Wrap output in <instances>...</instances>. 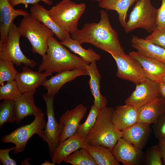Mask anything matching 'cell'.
<instances>
[{
  "instance_id": "1",
  "label": "cell",
  "mask_w": 165,
  "mask_h": 165,
  "mask_svg": "<svg viewBox=\"0 0 165 165\" xmlns=\"http://www.w3.org/2000/svg\"><path fill=\"white\" fill-rule=\"evenodd\" d=\"M98 23L84 24L83 28L71 34V38L80 44H91L111 55L126 54L118 39V34L112 27L107 11L101 10Z\"/></svg>"
},
{
  "instance_id": "2",
  "label": "cell",
  "mask_w": 165,
  "mask_h": 165,
  "mask_svg": "<svg viewBox=\"0 0 165 165\" xmlns=\"http://www.w3.org/2000/svg\"><path fill=\"white\" fill-rule=\"evenodd\" d=\"M42 57L38 71L51 74L76 69H86L89 64L80 57L71 53L53 36L49 39L48 49Z\"/></svg>"
},
{
  "instance_id": "3",
  "label": "cell",
  "mask_w": 165,
  "mask_h": 165,
  "mask_svg": "<svg viewBox=\"0 0 165 165\" xmlns=\"http://www.w3.org/2000/svg\"><path fill=\"white\" fill-rule=\"evenodd\" d=\"M114 110L106 107L99 111L94 127L86 138L89 144L102 145L111 150L122 137L121 131L116 127L112 121Z\"/></svg>"
},
{
  "instance_id": "4",
  "label": "cell",
  "mask_w": 165,
  "mask_h": 165,
  "mask_svg": "<svg viewBox=\"0 0 165 165\" xmlns=\"http://www.w3.org/2000/svg\"><path fill=\"white\" fill-rule=\"evenodd\" d=\"M18 28L21 36L30 42L32 52L44 56L48 49V39L54 34L53 32L30 14L24 16Z\"/></svg>"
},
{
  "instance_id": "5",
  "label": "cell",
  "mask_w": 165,
  "mask_h": 165,
  "mask_svg": "<svg viewBox=\"0 0 165 165\" xmlns=\"http://www.w3.org/2000/svg\"><path fill=\"white\" fill-rule=\"evenodd\" d=\"M85 9L84 3L77 4L70 0H62L52 7L49 12L58 26L72 34L78 29L79 21Z\"/></svg>"
},
{
  "instance_id": "6",
  "label": "cell",
  "mask_w": 165,
  "mask_h": 165,
  "mask_svg": "<svg viewBox=\"0 0 165 165\" xmlns=\"http://www.w3.org/2000/svg\"><path fill=\"white\" fill-rule=\"evenodd\" d=\"M157 13V9L152 6L151 0H138L126 22L124 28L126 32L142 28L152 33L156 28Z\"/></svg>"
},
{
  "instance_id": "7",
  "label": "cell",
  "mask_w": 165,
  "mask_h": 165,
  "mask_svg": "<svg viewBox=\"0 0 165 165\" xmlns=\"http://www.w3.org/2000/svg\"><path fill=\"white\" fill-rule=\"evenodd\" d=\"M46 123L43 112L35 117L34 120L30 124L19 127L9 134L4 135L1 141L3 143L14 144L15 148L13 151L15 154L22 152L28 141L33 135L36 134L42 138Z\"/></svg>"
},
{
  "instance_id": "8",
  "label": "cell",
  "mask_w": 165,
  "mask_h": 165,
  "mask_svg": "<svg viewBox=\"0 0 165 165\" xmlns=\"http://www.w3.org/2000/svg\"><path fill=\"white\" fill-rule=\"evenodd\" d=\"M20 36L18 27L13 22L10 27L6 40L0 46V59L9 61L17 66L23 64L33 68L36 65L35 61L27 57L20 47Z\"/></svg>"
},
{
  "instance_id": "9",
  "label": "cell",
  "mask_w": 165,
  "mask_h": 165,
  "mask_svg": "<svg viewBox=\"0 0 165 165\" xmlns=\"http://www.w3.org/2000/svg\"><path fill=\"white\" fill-rule=\"evenodd\" d=\"M42 96L46 105L47 120L42 138L47 143L52 157L60 142L64 125L60 122H57L55 119L53 107L54 97L48 96L47 93L43 94Z\"/></svg>"
},
{
  "instance_id": "10",
  "label": "cell",
  "mask_w": 165,
  "mask_h": 165,
  "mask_svg": "<svg viewBox=\"0 0 165 165\" xmlns=\"http://www.w3.org/2000/svg\"><path fill=\"white\" fill-rule=\"evenodd\" d=\"M117 66L116 76L136 84L144 82L147 78L140 64L129 55L119 56L111 55Z\"/></svg>"
},
{
  "instance_id": "11",
  "label": "cell",
  "mask_w": 165,
  "mask_h": 165,
  "mask_svg": "<svg viewBox=\"0 0 165 165\" xmlns=\"http://www.w3.org/2000/svg\"><path fill=\"white\" fill-rule=\"evenodd\" d=\"M160 97L159 82L147 78L144 82L136 84L135 90L126 100L125 103L139 108Z\"/></svg>"
},
{
  "instance_id": "12",
  "label": "cell",
  "mask_w": 165,
  "mask_h": 165,
  "mask_svg": "<svg viewBox=\"0 0 165 165\" xmlns=\"http://www.w3.org/2000/svg\"><path fill=\"white\" fill-rule=\"evenodd\" d=\"M110 150L116 159L123 165H139L143 163L142 150L122 137Z\"/></svg>"
},
{
  "instance_id": "13",
  "label": "cell",
  "mask_w": 165,
  "mask_h": 165,
  "mask_svg": "<svg viewBox=\"0 0 165 165\" xmlns=\"http://www.w3.org/2000/svg\"><path fill=\"white\" fill-rule=\"evenodd\" d=\"M51 75L45 72L34 71L25 65L22 71L18 72L15 80L22 94L30 93L35 95L37 88L42 85L46 78Z\"/></svg>"
},
{
  "instance_id": "14",
  "label": "cell",
  "mask_w": 165,
  "mask_h": 165,
  "mask_svg": "<svg viewBox=\"0 0 165 165\" xmlns=\"http://www.w3.org/2000/svg\"><path fill=\"white\" fill-rule=\"evenodd\" d=\"M86 108L82 104L63 113L59 121L64 125L60 142L62 141L76 133L80 122L87 112Z\"/></svg>"
},
{
  "instance_id": "15",
  "label": "cell",
  "mask_w": 165,
  "mask_h": 165,
  "mask_svg": "<svg viewBox=\"0 0 165 165\" xmlns=\"http://www.w3.org/2000/svg\"><path fill=\"white\" fill-rule=\"evenodd\" d=\"M30 13L22 9H15L9 0H0V46L6 40L10 27L14 20L20 16Z\"/></svg>"
},
{
  "instance_id": "16",
  "label": "cell",
  "mask_w": 165,
  "mask_h": 165,
  "mask_svg": "<svg viewBox=\"0 0 165 165\" xmlns=\"http://www.w3.org/2000/svg\"><path fill=\"white\" fill-rule=\"evenodd\" d=\"M129 55L140 64L146 78L158 82L162 81L165 76V64L137 52H130Z\"/></svg>"
},
{
  "instance_id": "17",
  "label": "cell",
  "mask_w": 165,
  "mask_h": 165,
  "mask_svg": "<svg viewBox=\"0 0 165 165\" xmlns=\"http://www.w3.org/2000/svg\"><path fill=\"white\" fill-rule=\"evenodd\" d=\"M89 75L86 69H76L57 73L47 80L42 86L47 91V94L54 97L60 88L66 83L72 81L77 77Z\"/></svg>"
},
{
  "instance_id": "18",
  "label": "cell",
  "mask_w": 165,
  "mask_h": 165,
  "mask_svg": "<svg viewBox=\"0 0 165 165\" xmlns=\"http://www.w3.org/2000/svg\"><path fill=\"white\" fill-rule=\"evenodd\" d=\"M150 125L137 122L122 130V137L142 150L146 145L151 133Z\"/></svg>"
},
{
  "instance_id": "19",
  "label": "cell",
  "mask_w": 165,
  "mask_h": 165,
  "mask_svg": "<svg viewBox=\"0 0 165 165\" xmlns=\"http://www.w3.org/2000/svg\"><path fill=\"white\" fill-rule=\"evenodd\" d=\"M88 143L86 138L77 134L60 142L53 156L52 162L55 164L61 163L71 154L80 148H84Z\"/></svg>"
},
{
  "instance_id": "20",
  "label": "cell",
  "mask_w": 165,
  "mask_h": 165,
  "mask_svg": "<svg viewBox=\"0 0 165 165\" xmlns=\"http://www.w3.org/2000/svg\"><path fill=\"white\" fill-rule=\"evenodd\" d=\"M32 93H25L15 101L14 111L16 123L19 124L25 117L29 116L35 117L43 113L42 110L35 104Z\"/></svg>"
},
{
  "instance_id": "21",
  "label": "cell",
  "mask_w": 165,
  "mask_h": 165,
  "mask_svg": "<svg viewBox=\"0 0 165 165\" xmlns=\"http://www.w3.org/2000/svg\"><path fill=\"white\" fill-rule=\"evenodd\" d=\"M138 109L127 104L117 106L112 115V121L116 127L121 131L137 122Z\"/></svg>"
},
{
  "instance_id": "22",
  "label": "cell",
  "mask_w": 165,
  "mask_h": 165,
  "mask_svg": "<svg viewBox=\"0 0 165 165\" xmlns=\"http://www.w3.org/2000/svg\"><path fill=\"white\" fill-rule=\"evenodd\" d=\"M90 77L89 83L91 93L94 97V105L99 111L105 108L108 104L106 98L101 93L100 83L101 76L97 68L96 61H94L87 67Z\"/></svg>"
},
{
  "instance_id": "23",
  "label": "cell",
  "mask_w": 165,
  "mask_h": 165,
  "mask_svg": "<svg viewBox=\"0 0 165 165\" xmlns=\"http://www.w3.org/2000/svg\"><path fill=\"white\" fill-rule=\"evenodd\" d=\"M30 15L50 29L57 38L64 41L70 36L69 33L61 29L51 17L47 10L38 3L33 5L30 9Z\"/></svg>"
},
{
  "instance_id": "24",
  "label": "cell",
  "mask_w": 165,
  "mask_h": 165,
  "mask_svg": "<svg viewBox=\"0 0 165 165\" xmlns=\"http://www.w3.org/2000/svg\"><path fill=\"white\" fill-rule=\"evenodd\" d=\"M130 41L139 54L165 64V49L135 35L132 36Z\"/></svg>"
},
{
  "instance_id": "25",
  "label": "cell",
  "mask_w": 165,
  "mask_h": 165,
  "mask_svg": "<svg viewBox=\"0 0 165 165\" xmlns=\"http://www.w3.org/2000/svg\"><path fill=\"white\" fill-rule=\"evenodd\" d=\"M165 112V100L160 97L138 109V122L153 123Z\"/></svg>"
},
{
  "instance_id": "26",
  "label": "cell",
  "mask_w": 165,
  "mask_h": 165,
  "mask_svg": "<svg viewBox=\"0 0 165 165\" xmlns=\"http://www.w3.org/2000/svg\"><path fill=\"white\" fill-rule=\"evenodd\" d=\"M138 0H100L99 6L106 11L113 10L116 11L121 26L125 28L127 22L126 17L128 10L135 2Z\"/></svg>"
},
{
  "instance_id": "27",
  "label": "cell",
  "mask_w": 165,
  "mask_h": 165,
  "mask_svg": "<svg viewBox=\"0 0 165 165\" xmlns=\"http://www.w3.org/2000/svg\"><path fill=\"white\" fill-rule=\"evenodd\" d=\"M89 152L97 165H119L111 150L108 148L100 145L87 144L84 147Z\"/></svg>"
},
{
  "instance_id": "28",
  "label": "cell",
  "mask_w": 165,
  "mask_h": 165,
  "mask_svg": "<svg viewBox=\"0 0 165 165\" xmlns=\"http://www.w3.org/2000/svg\"><path fill=\"white\" fill-rule=\"evenodd\" d=\"M61 43L69 48L71 51L78 55L88 64L94 61L100 59V56L91 48L85 49L82 47L80 43L72 39L70 36L61 41Z\"/></svg>"
},
{
  "instance_id": "29",
  "label": "cell",
  "mask_w": 165,
  "mask_h": 165,
  "mask_svg": "<svg viewBox=\"0 0 165 165\" xmlns=\"http://www.w3.org/2000/svg\"><path fill=\"white\" fill-rule=\"evenodd\" d=\"M63 162L72 165H97L88 151L84 148L71 154Z\"/></svg>"
},
{
  "instance_id": "30",
  "label": "cell",
  "mask_w": 165,
  "mask_h": 165,
  "mask_svg": "<svg viewBox=\"0 0 165 165\" xmlns=\"http://www.w3.org/2000/svg\"><path fill=\"white\" fill-rule=\"evenodd\" d=\"M15 101L5 100L0 104V128L6 123L16 122L14 111Z\"/></svg>"
},
{
  "instance_id": "31",
  "label": "cell",
  "mask_w": 165,
  "mask_h": 165,
  "mask_svg": "<svg viewBox=\"0 0 165 165\" xmlns=\"http://www.w3.org/2000/svg\"><path fill=\"white\" fill-rule=\"evenodd\" d=\"M99 112V110L94 105L90 108L85 122L80 124L76 134L83 138H86L94 127Z\"/></svg>"
},
{
  "instance_id": "32",
  "label": "cell",
  "mask_w": 165,
  "mask_h": 165,
  "mask_svg": "<svg viewBox=\"0 0 165 165\" xmlns=\"http://www.w3.org/2000/svg\"><path fill=\"white\" fill-rule=\"evenodd\" d=\"M22 94L15 80L7 82L0 87V100L15 101Z\"/></svg>"
},
{
  "instance_id": "33",
  "label": "cell",
  "mask_w": 165,
  "mask_h": 165,
  "mask_svg": "<svg viewBox=\"0 0 165 165\" xmlns=\"http://www.w3.org/2000/svg\"><path fill=\"white\" fill-rule=\"evenodd\" d=\"M14 64L6 60L0 59V85L5 82L15 80L18 72Z\"/></svg>"
},
{
  "instance_id": "34",
  "label": "cell",
  "mask_w": 165,
  "mask_h": 165,
  "mask_svg": "<svg viewBox=\"0 0 165 165\" xmlns=\"http://www.w3.org/2000/svg\"><path fill=\"white\" fill-rule=\"evenodd\" d=\"M158 145L151 146L144 153L143 163L145 165H162L163 162Z\"/></svg>"
},
{
  "instance_id": "35",
  "label": "cell",
  "mask_w": 165,
  "mask_h": 165,
  "mask_svg": "<svg viewBox=\"0 0 165 165\" xmlns=\"http://www.w3.org/2000/svg\"><path fill=\"white\" fill-rule=\"evenodd\" d=\"M147 41L165 49V30L156 28L146 37Z\"/></svg>"
},
{
  "instance_id": "36",
  "label": "cell",
  "mask_w": 165,
  "mask_h": 165,
  "mask_svg": "<svg viewBox=\"0 0 165 165\" xmlns=\"http://www.w3.org/2000/svg\"><path fill=\"white\" fill-rule=\"evenodd\" d=\"M152 128L156 138L162 141L165 140V112L153 123Z\"/></svg>"
},
{
  "instance_id": "37",
  "label": "cell",
  "mask_w": 165,
  "mask_h": 165,
  "mask_svg": "<svg viewBox=\"0 0 165 165\" xmlns=\"http://www.w3.org/2000/svg\"><path fill=\"white\" fill-rule=\"evenodd\" d=\"M15 146L9 148L0 149V162L3 165H16V161L11 159L9 156L10 151L13 150Z\"/></svg>"
},
{
  "instance_id": "38",
  "label": "cell",
  "mask_w": 165,
  "mask_h": 165,
  "mask_svg": "<svg viewBox=\"0 0 165 165\" xmlns=\"http://www.w3.org/2000/svg\"><path fill=\"white\" fill-rule=\"evenodd\" d=\"M161 1V5L157 9L156 28L165 30V0Z\"/></svg>"
},
{
  "instance_id": "39",
  "label": "cell",
  "mask_w": 165,
  "mask_h": 165,
  "mask_svg": "<svg viewBox=\"0 0 165 165\" xmlns=\"http://www.w3.org/2000/svg\"><path fill=\"white\" fill-rule=\"evenodd\" d=\"M11 5L14 7L15 6L20 4H24L25 8H27L29 4L33 5L37 4L39 1L44 2L47 5H52L53 2L51 0H9Z\"/></svg>"
},
{
  "instance_id": "40",
  "label": "cell",
  "mask_w": 165,
  "mask_h": 165,
  "mask_svg": "<svg viewBox=\"0 0 165 165\" xmlns=\"http://www.w3.org/2000/svg\"><path fill=\"white\" fill-rule=\"evenodd\" d=\"M161 157L165 165V140L162 141H159L158 145Z\"/></svg>"
},
{
  "instance_id": "41",
  "label": "cell",
  "mask_w": 165,
  "mask_h": 165,
  "mask_svg": "<svg viewBox=\"0 0 165 165\" xmlns=\"http://www.w3.org/2000/svg\"><path fill=\"white\" fill-rule=\"evenodd\" d=\"M161 97L165 100V83L162 81L159 82Z\"/></svg>"
},
{
  "instance_id": "42",
  "label": "cell",
  "mask_w": 165,
  "mask_h": 165,
  "mask_svg": "<svg viewBox=\"0 0 165 165\" xmlns=\"http://www.w3.org/2000/svg\"><path fill=\"white\" fill-rule=\"evenodd\" d=\"M42 165H55L52 162H51L49 160H46L43 163L41 164Z\"/></svg>"
},
{
  "instance_id": "43",
  "label": "cell",
  "mask_w": 165,
  "mask_h": 165,
  "mask_svg": "<svg viewBox=\"0 0 165 165\" xmlns=\"http://www.w3.org/2000/svg\"><path fill=\"white\" fill-rule=\"evenodd\" d=\"M161 81L165 83V76L163 78Z\"/></svg>"
},
{
  "instance_id": "44",
  "label": "cell",
  "mask_w": 165,
  "mask_h": 165,
  "mask_svg": "<svg viewBox=\"0 0 165 165\" xmlns=\"http://www.w3.org/2000/svg\"><path fill=\"white\" fill-rule=\"evenodd\" d=\"M93 1H97L98 2H99L100 0H92Z\"/></svg>"
}]
</instances>
